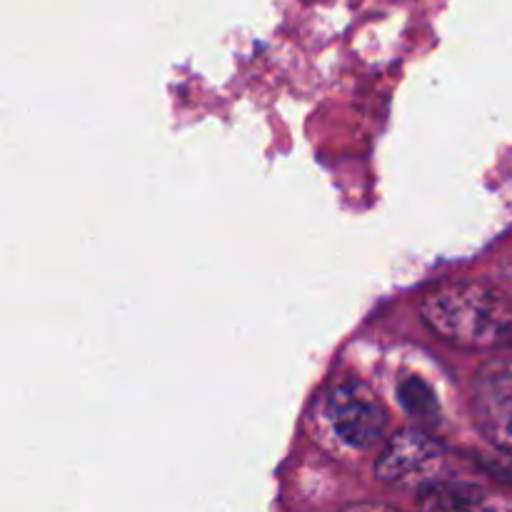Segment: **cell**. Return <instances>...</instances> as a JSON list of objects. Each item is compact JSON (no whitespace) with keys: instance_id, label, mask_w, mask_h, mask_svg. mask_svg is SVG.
I'll return each mask as SVG.
<instances>
[{"instance_id":"cell-1","label":"cell","mask_w":512,"mask_h":512,"mask_svg":"<svg viewBox=\"0 0 512 512\" xmlns=\"http://www.w3.org/2000/svg\"><path fill=\"white\" fill-rule=\"evenodd\" d=\"M425 325L445 343L465 350L512 348V305L483 280H453L420 303Z\"/></svg>"},{"instance_id":"cell-2","label":"cell","mask_w":512,"mask_h":512,"mask_svg":"<svg viewBox=\"0 0 512 512\" xmlns=\"http://www.w3.org/2000/svg\"><path fill=\"white\" fill-rule=\"evenodd\" d=\"M325 418L348 448L365 453L385 443L388 413L363 380H338L325 395Z\"/></svg>"},{"instance_id":"cell-3","label":"cell","mask_w":512,"mask_h":512,"mask_svg":"<svg viewBox=\"0 0 512 512\" xmlns=\"http://www.w3.org/2000/svg\"><path fill=\"white\" fill-rule=\"evenodd\" d=\"M443 445L423 430H400L385 438L375 460V475L390 485H420L438 478L443 463Z\"/></svg>"},{"instance_id":"cell-4","label":"cell","mask_w":512,"mask_h":512,"mask_svg":"<svg viewBox=\"0 0 512 512\" xmlns=\"http://www.w3.org/2000/svg\"><path fill=\"white\" fill-rule=\"evenodd\" d=\"M473 403L485 438L512 455V358H493L473 378Z\"/></svg>"},{"instance_id":"cell-5","label":"cell","mask_w":512,"mask_h":512,"mask_svg":"<svg viewBox=\"0 0 512 512\" xmlns=\"http://www.w3.org/2000/svg\"><path fill=\"white\" fill-rule=\"evenodd\" d=\"M418 503L430 510H473L485 503L483 488L465 480H430L418 488Z\"/></svg>"},{"instance_id":"cell-6","label":"cell","mask_w":512,"mask_h":512,"mask_svg":"<svg viewBox=\"0 0 512 512\" xmlns=\"http://www.w3.org/2000/svg\"><path fill=\"white\" fill-rule=\"evenodd\" d=\"M398 395L403 408L408 410L410 415H418V418H433L435 410H438V403L433 398V390L423 383L420 378H403L398 385Z\"/></svg>"}]
</instances>
